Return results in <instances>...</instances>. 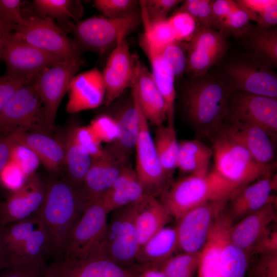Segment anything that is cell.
<instances>
[{
	"instance_id": "22",
	"label": "cell",
	"mask_w": 277,
	"mask_h": 277,
	"mask_svg": "<svg viewBox=\"0 0 277 277\" xmlns=\"http://www.w3.org/2000/svg\"><path fill=\"white\" fill-rule=\"evenodd\" d=\"M133 57L126 38L121 40L111 51L102 71L106 88L104 103L106 106L111 104L130 87Z\"/></svg>"
},
{
	"instance_id": "17",
	"label": "cell",
	"mask_w": 277,
	"mask_h": 277,
	"mask_svg": "<svg viewBox=\"0 0 277 277\" xmlns=\"http://www.w3.org/2000/svg\"><path fill=\"white\" fill-rule=\"evenodd\" d=\"M43 274L44 277H134L132 270L99 253L82 259L53 260Z\"/></svg>"
},
{
	"instance_id": "12",
	"label": "cell",
	"mask_w": 277,
	"mask_h": 277,
	"mask_svg": "<svg viewBox=\"0 0 277 277\" xmlns=\"http://www.w3.org/2000/svg\"><path fill=\"white\" fill-rule=\"evenodd\" d=\"M135 171L145 194L157 197L164 193L171 177L165 172L159 159L149 123L142 111L140 131L136 143Z\"/></svg>"
},
{
	"instance_id": "5",
	"label": "cell",
	"mask_w": 277,
	"mask_h": 277,
	"mask_svg": "<svg viewBox=\"0 0 277 277\" xmlns=\"http://www.w3.org/2000/svg\"><path fill=\"white\" fill-rule=\"evenodd\" d=\"M214 169L238 190L273 172L275 164L257 162L241 144L219 131L209 138Z\"/></svg>"
},
{
	"instance_id": "42",
	"label": "cell",
	"mask_w": 277,
	"mask_h": 277,
	"mask_svg": "<svg viewBox=\"0 0 277 277\" xmlns=\"http://www.w3.org/2000/svg\"><path fill=\"white\" fill-rule=\"evenodd\" d=\"M141 18L143 33L154 47L160 48L176 41L168 17L154 21H149L142 16Z\"/></svg>"
},
{
	"instance_id": "19",
	"label": "cell",
	"mask_w": 277,
	"mask_h": 277,
	"mask_svg": "<svg viewBox=\"0 0 277 277\" xmlns=\"http://www.w3.org/2000/svg\"><path fill=\"white\" fill-rule=\"evenodd\" d=\"M130 87L148 123L156 127L163 125L167 117L166 103L151 71L135 54Z\"/></svg>"
},
{
	"instance_id": "13",
	"label": "cell",
	"mask_w": 277,
	"mask_h": 277,
	"mask_svg": "<svg viewBox=\"0 0 277 277\" xmlns=\"http://www.w3.org/2000/svg\"><path fill=\"white\" fill-rule=\"evenodd\" d=\"M234 122L261 127L276 139L277 98L233 91L229 99L224 123Z\"/></svg>"
},
{
	"instance_id": "45",
	"label": "cell",
	"mask_w": 277,
	"mask_h": 277,
	"mask_svg": "<svg viewBox=\"0 0 277 277\" xmlns=\"http://www.w3.org/2000/svg\"><path fill=\"white\" fill-rule=\"evenodd\" d=\"M168 20L177 41L189 42L200 28L195 18L183 12L175 11Z\"/></svg>"
},
{
	"instance_id": "33",
	"label": "cell",
	"mask_w": 277,
	"mask_h": 277,
	"mask_svg": "<svg viewBox=\"0 0 277 277\" xmlns=\"http://www.w3.org/2000/svg\"><path fill=\"white\" fill-rule=\"evenodd\" d=\"M65 177L76 187L82 185L91 164L92 159L87 150L79 143L73 131L69 129L65 135Z\"/></svg>"
},
{
	"instance_id": "50",
	"label": "cell",
	"mask_w": 277,
	"mask_h": 277,
	"mask_svg": "<svg viewBox=\"0 0 277 277\" xmlns=\"http://www.w3.org/2000/svg\"><path fill=\"white\" fill-rule=\"evenodd\" d=\"M21 0H0V16L14 28L24 20L21 6Z\"/></svg>"
},
{
	"instance_id": "23",
	"label": "cell",
	"mask_w": 277,
	"mask_h": 277,
	"mask_svg": "<svg viewBox=\"0 0 277 277\" xmlns=\"http://www.w3.org/2000/svg\"><path fill=\"white\" fill-rule=\"evenodd\" d=\"M272 172L246 185L235 192L228 202L226 211L233 224L246 216L276 202L272 192L276 188V175Z\"/></svg>"
},
{
	"instance_id": "9",
	"label": "cell",
	"mask_w": 277,
	"mask_h": 277,
	"mask_svg": "<svg viewBox=\"0 0 277 277\" xmlns=\"http://www.w3.org/2000/svg\"><path fill=\"white\" fill-rule=\"evenodd\" d=\"M17 130L49 133L34 81L18 88L0 112V134Z\"/></svg>"
},
{
	"instance_id": "35",
	"label": "cell",
	"mask_w": 277,
	"mask_h": 277,
	"mask_svg": "<svg viewBox=\"0 0 277 277\" xmlns=\"http://www.w3.org/2000/svg\"><path fill=\"white\" fill-rule=\"evenodd\" d=\"M153 141L162 168L171 178L177 168L179 153V142L174 127L167 125L156 127Z\"/></svg>"
},
{
	"instance_id": "60",
	"label": "cell",
	"mask_w": 277,
	"mask_h": 277,
	"mask_svg": "<svg viewBox=\"0 0 277 277\" xmlns=\"http://www.w3.org/2000/svg\"><path fill=\"white\" fill-rule=\"evenodd\" d=\"M248 277H250V276H249Z\"/></svg>"
},
{
	"instance_id": "6",
	"label": "cell",
	"mask_w": 277,
	"mask_h": 277,
	"mask_svg": "<svg viewBox=\"0 0 277 277\" xmlns=\"http://www.w3.org/2000/svg\"><path fill=\"white\" fill-rule=\"evenodd\" d=\"M142 24L141 9L127 15L110 18L92 16L74 25L75 40L84 50L102 55L111 50L122 39L136 30Z\"/></svg>"
},
{
	"instance_id": "29",
	"label": "cell",
	"mask_w": 277,
	"mask_h": 277,
	"mask_svg": "<svg viewBox=\"0 0 277 277\" xmlns=\"http://www.w3.org/2000/svg\"><path fill=\"white\" fill-rule=\"evenodd\" d=\"M169 212L157 197L145 194L134 204V221L139 247L171 219Z\"/></svg>"
},
{
	"instance_id": "7",
	"label": "cell",
	"mask_w": 277,
	"mask_h": 277,
	"mask_svg": "<svg viewBox=\"0 0 277 277\" xmlns=\"http://www.w3.org/2000/svg\"><path fill=\"white\" fill-rule=\"evenodd\" d=\"M134 203L110 212L100 250L101 254L129 270L137 265L135 258L139 248L134 221Z\"/></svg>"
},
{
	"instance_id": "47",
	"label": "cell",
	"mask_w": 277,
	"mask_h": 277,
	"mask_svg": "<svg viewBox=\"0 0 277 277\" xmlns=\"http://www.w3.org/2000/svg\"><path fill=\"white\" fill-rule=\"evenodd\" d=\"M183 1L143 0L140 1L141 16L149 21L167 18V15Z\"/></svg>"
},
{
	"instance_id": "49",
	"label": "cell",
	"mask_w": 277,
	"mask_h": 277,
	"mask_svg": "<svg viewBox=\"0 0 277 277\" xmlns=\"http://www.w3.org/2000/svg\"><path fill=\"white\" fill-rule=\"evenodd\" d=\"M75 135L79 143L87 150L92 160L98 157L104 152L101 143L93 134L89 127H75Z\"/></svg>"
},
{
	"instance_id": "58",
	"label": "cell",
	"mask_w": 277,
	"mask_h": 277,
	"mask_svg": "<svg viewBox=\"0 0 277 277\" xmlns=\"http://www.w3.org/2000/svg\"><path fill=\"white\" fill-rule=\"evenodd\" d=\"M14 28L6 22H5L0 16V59L5 42L11 34Z\"/></svg>"
},
{
	"instance_id": "37",
	"label": "cell",
	"mask_w": 277,
	"mask_h": 277,
	"mask_svg": "<svg viewBox=\"0 0 277 277\" xmlns=\"http://www.w3.org/2000/svg\"><path fill=\"white\" fill-rule=\"evenodd\" d=\"M33 4L41 16L54 18L60 22L67 23L72 19L76 23L83 15V7L78 0H35Z\"/></svg>"
},
{
	"instance_id": "44",
	"label": "cell",
	"mask_w": 277,
	"mask_h": 277,
	"mask_svg": "<svg viewBox=\"0 0 277 277\" xmlns=\"http://www.w3.org/2000/svg\"><path fill=\"white\" fill-rule=\"evenodd\" d=\"M93 7L104 16L117 18L140 9V4L136 0H94Z\"/></svg>"
},
{
	"instance_id": "2",
	"label": "cell",
	"mask_w": 277,
	"mask_h": 277,
	"mask_svg": "<svg viewBox=\"0 0 277 277\" xmlns=\"http://www.w3.org/2000/svg\"><path fill=\"white\" fill-rule=\"evenodd\" d=\"M84 208L79 188L65 178L46 183L39 214L49 236L53 260L62 257L70 231Z\"/></svg>"
},
{
	"instance_id": "38",
	"label": "cell",
	"mask_w": 277,
	"mask_h": 277,
	"mask_svg": "<svg viewBox=\"0 0 277 277\" xmlns=\"http://www.w3.org/2000/svg\"><path fill=\"white\" fill-rule=\"evenodd\" d=\"M250 48L259 56V60L267 66L277 64V31L276 28H259L251 34Z\"/></svg>"
},
{
	"instance_id": "21",
	"label": "cell",
	"mask_w": 277,
	"mask_h": 277,
	"mask_svg": "<svg viewBox=\"0 0 277 277\" xmlns=\"http://www.w3.org/2000/svg\"><path fill=\"white\" fill-rule=\"evenodd\" d=\"M128 163L115 156L106 147L101 155L92 160L79 188L85 208L90 202L101 198L110 189Z\"/></svg>"
},
{
	"instance_id": "39",
	"label": "cell",
	"mask_w": 277,
	"mask_h": 277,
	"mask_svg": "<svg viewBox=\"0 0 277 277\" xmlns=\"http://www.w3.org/2000/svg\"><path fill=\"white\" fill-rule=\"evenodd\" d=\"M154 48L175 79L186 72L187 42L174 41L160 48Z\"/></svg>"
},
{
	"instance_id": "51",
	"label": "cell",
	"mask_w": 277,
	"mask_h": 277,
	"mask_svg": "<svg viewBox=\"0 0 277 277\" xmlns=\"http://www.w3.org/2000/svg\"><path fill=\"white\" fill-rule=\"evenodd\" d=\"M27 82L8 73L0 76V112L16 90Z\"/></svg>"
},
{
	"instance_id": "27",
	"label": "cell",
	"mask_w": 277,
	"mask_h": 277,
	"mask_svg": "<svg viewBox=\"0 0 277 277\" xmlns=\"http://www.w3.org/2000/svg\"><path fill=\"white\" fill-rule=\"evenodd\" d=\"M276 221L274 202L232 224L229 231V238L251 257V251L256 242Z\"/></svg>"
},
{
	"instance_id": "10",
	"label": "cell",
	"mask_w": 277,
	"mask_h": 277,
	"mask_svg": "<svg viewBox=\"0 0 277 277\" xmlns=\"http://www.w3.org/2000/svg\"><path fill=\"white\" fill-rule=\"evenodd\" d=\"M108 214L99 200L89 203L70 230L61 258L82 259L99 253Z\"/></svg>"
},
{
	"instance_id": "43",
	"label": "cell",
	"mask_w": 277,
	"mask_h": 277,
	"mask_svg": "<svg viewBox=\"0 0 277 277\" xmlns=\"http://www.w3.org/2000/svg\"><path fill=\"white\" fill-rule=\"evenodd\" d=\"M212 3L210 0L183 1L176 11L189 14L197 21L200 27L214 30Z\"/></svg>"
},
{
	"instance_id": "8",
	"label": "cell",
	"mask_w": 277,
	"mask_h": 277,
	"mask_svg": "<svg viewBox=\"0 0 277 277\" xmlns=\"http://www.w3.org/2000/svg\"><path fill=\"white\" fill-rule=\"evenodd\" d=\"M14 30L22 40L63 60L80 58L84 51L75 39L68 37L49 17H24Z\"/></svg>"
},
{
	"instance_id": "34",
	"label": "cell",
	"mask_w": 277,
	"mask_h": 277,
	"mask_svg": "<svg viewBox=\"0 0 277 277\" xmlns=\"http://www.w3.org/2000/svg\"><path fill=\"white\" fill-rule=\"evenodd\" d=\"M212 156L211 148L198 140L179 142L177 168L183 173L205 175Z\"/></svg>"
},
{
	"instance_id": "24",
	"label": "cell",
	"mask_w": 277,
	"mask_h": 277,
	"mask_svg": "<svg viewBox=\"0 0 277 277\" xmlns=\"http://www.w3.org/2000/svg\"><path fill=\"white\" fill-rule=\"evenodd\" d=\"M67 92L66 110L69 113L97 108L105 101L106 88L102 72L97 67L76 74Z\"/></svg>"
},
{
	"instance_id": "25",
	"label": "cell",
	"mask_w": 277,
	"mask_h": 277,
	"mask_svg": "<svg viewBox=\"0 0 277 277\" xmlns=\"http://www.w3.org/2000/svg\"><path fill=\"white\" fill-rule=\"evenodd\" d=\"M142 110L135 96L121 104L112 115L119 127L117 138L106 148L115 156L128 162L137 141Z\"/></svg>"
},
{
	"instance_id": "46",
	"label": "cell",
	"mask_w": 277,
	"mask_h": 277,
	"mask_svg": "<svg viewBox=\"0 0 277 277\" xmlns=\"http://www.w3.org/2000/svg\"><path fill=\"white\" fill-rule=\"evenodd\" d=\"M88 127L101 143L111 144L119 135L117 123L111 114H103L97 116Z\"/></svg>"
},
{
	"instance_id": "26",
	"label": "cell",
	"mask_w": 277,
	"mask_h": 277,
	"mask_svg": "<svg viewBox=\"0 0 277 277\" xmlns=\"http://www.w3.org/2000/svg\"><path fill=\"white\" fill-rule=\"evenodd\" d=\"M219 131L241 144L259 163H274L275 140L264 128L250 124L225 123Z\"/></svg>"
},
{
	"instance_id": "57",
	"label": "cell",
	"mask_w": 277,
	"mask_h": 277,
	"mask_svg": "<svg viewBox=\"0 0 277 277\" xmlns=\"http://www.w3.org/2000/svg\"><path fill=\"white\" fill-rule=\"evenodd\" d=\"M0 277H44L43 273L28 269L10 267L0 272Z\"/></svg>"
},
{
	"instance_id": "16",
	"label": "cell",
	"mask_w": 277,
	"mask_h": 277,
	"mask_svg": "<svg viewBox=\"0 0 277 277\" xmlns=\"http://www.w3.org/2000/svg\"><path fill=\"white\" fill-rule=\"evenodd\" d=\"M225 72L233 91L277 98L276 75L258 58L234 61Z\"/></svg>"
},
{
	"instance_id": "14",
	"label": "cell",
	"mask_w": 277,
	"mask_h": 277,
	"mask_svg": "<svg viewBox=\"0 0 277 277\" xmlns=\"http://www.w3.org/2000/svg\"><path fill=\"white\" fill-rule=\"evenodd\" d=\"M227 200L212 201L184 214L175 226L178 249L197 253L206 243L217 217L226 209Z\"/></svg>"
},
{
	"instance_id": "18",
	"label": "cell",
	"mask_w": 277,
	"mask_h": 277,
	"mask_svg": "<svg viewBox=\"0 0 277 277\" xmlns=\"http://www.w3.org/2000/svg\"><path fill=\"white\" fill-rule=\"evenodd\" d=\"M46 192V183L36 174L27 177L23 184L11 191L0 204V222L5 226L39 212Z\"/></svg>"
},
{
	"instance_id": "4",
	"label": "cell",
	"mask_w": 277,
	"mask_h": 277,
	"mask_svg": "<svg viewBox=\"0 0 277 277\" xmlns=\"http://www.w3.org/2000/svg\"><path fill=\"white\" fill-rule=\"evenodd\" d=\"M238 190L214 169L205 175L190 174L171 182L161 201L178 221L189 210L207 203L228 201Z\"/></svg>"
},
{
	"instance_id": "28",
	"label": "cell",
	"mask_w": 277,
	"mask_h": 277,
	"mask_svg": "<svg viewBox=\"0 0 277 277\" xmlns=\"http://www.w3.org/2000/svg\"><path fill=\"white\" fill-rule=\"evenodd\" d=\"M50 134L43 131L17 130L16 143L18 146L34 153L50 171L56 173L64 165V147L62 141Z\"/></svg>"
},
{
	"instance_id": "30",
	"label": "cell",
	"mask_w": 277,
	"mask_h": 277,
	"mask_svg": "<svg viewBox=\"0 0 277 277\" xmlns=\"http://www.w3.org/2000/svg\"><path fill=\"white\" fill-rule=\"evenodd\" d=\"M144 195L134 168L128 163L110 189L98 200L109 214L136 202Z\"/></svg>"
},
{
	"instance_id": "41",
	"label": "cell",
	"mask_w": 277,
	"mask_h": 277,
	"mask_svg": "<svg viewBox=\"0 0 277 277\" xmlns=\"http://www.w3.org/2000/svg\"><path fill=\"white\" fill-rule=\"evenodd\" d=\"M236 3L231 12L218 26V31L225 35L226 34L236 36L245 35L249 31L250 21H255V17L249 11Z\"/></svg>"
},
{
	"instance_id": "52",
	"label": "cell",
	"mask_w": 277,
	"mask_h": 277,
	"mask_svg": "<svg viewBox=\"0 0 277 277\" xmlns=\"http://www.w3.org/2000/svg\"><path fill=\"white\" fill-rule=\"evenodd\" d=\"M16 131L0 134V174L9 163L17 146Z\"/></svg>"
},
{
	"instance_id": "54",
	"label": "cell",
	"mask_w": 277,
	"mask_h": 277,
	"mask_svg": "<svg viewBox=\"0 0 277 277\" xmlns=\"http://www.w3.org/2000/svg\"><path fill=\"white\" fill-rule=\"evenodd\" d=\"M236 4L235 1L231 0L212 1V8L214 30H217L219 25L231 12Z\"/></svg>"
},
{
	"instance_id": "40",
	"label": "cell",
	"mask_w": 277,
	"mask_h": 277,
	"mask_svg": "<svg viewBox=\"0 0 277 277\" xmlns=\"http://www.w3.org/2000/svg\"><path fill=\"white\" fill-rule=\"evenodd\" d=\"M199 261V252H182L174 254L160 268L167 277H195Z\"/></svg>"
},
{
	"instance_id": "55",
	"label": "cell",
	"mask_w": 277,
	"mask_h": 277,
	"mask_svg": "<svg viewBox=\"0 0 277 277\" xmlns=\"http://www.w3.org/2000/svg\"><path fill=\"white\" fill-rule=\"evenodd\" d=\"M256 22L261 28H270L276 25L277 1L257 16Z\"/></svg>"
},
{
	"instance_id": "1",
	"label": "cell",
	"mask_w": 277,
	"mask_h": 277,
	"mask_svg": "<svg viewBox=\"0 0 277 277\" xmlns=\"http://www.w3.org/2000/svg\"><path fill=\"white\" fill-rule=\"evenodd\" d=\"M233 92L227 82L212 76H193L182 87L180 109L186 123L199 137L209 138L224 123Z\"/></svg>"
},
{
	"instance_id": "36",
	"label": "cell",
	"mask_w": 277,
	"mask_h": 277,
	"mask_svg": "<svg viewBox=\"0 0 277 277\" xmlns=\"http://www.w3.org/2000/svg\"><path fill=\"white\" fill-rule=\"evenodd\" d=\"M229 231L224 238L221 252L220 268L222 276L246 277L251 256L247 252L231 241L229 238Z\"/></svg>"
},
{
	"instance_id": "48",
	"label": "cell",
	"mask_w": 277,
	"mask_h": 277,
	"mask_svg": "<svg viewBox=\"0 0 277 277\" xmlns=\"http://www.w3.org/2000/svg\"><path fill=\"white\" fill-rule=\"evenodd\" d=\"M252 265L250 277H277V252L259 254Z\"/></svg>"
},
{
	"instance_id": "32",
	"label": "cell",
	"mask_w": 277,
	"mask_h": 277,
	"mask_svg": "<svg viewBox=\"0 0 277 277\" xmlns=\"http://www.w3.org/2000/svg\"><path fill=\"white\" fill-rule=\"evenodd\" d=\"M177 249L175 226H166L139 247L135 261L138 265L159 268Z\"/></svg>"
},
{
	"instance_id": "59",
	"label": "cell",
	"mask_w": 277,
	"mask_h": 277,
	"mask_svg": "<svg viewBox=\"0 0 277 277\" xmlns=\"http://www.w3.org/2000/svg\"><path fill=\"white\" fill-rule=\"evenodd\" d=\"M4 226L0 222V272L10 267V265L6 258L3 241V232Z\"/></svg>"
},
{
	"instance_id": "11",
	"label": "cell",
	"mask_w": 277,
	"mask_h": 277,
	"mask_svg": "<svg viewBox=\"0 0 277 277\" xmlns=\"http://www.w3.org/2000/svg\"><path fill=\"white\" fill-rule=\"evenodd\" d=\"M83 62L81 58L60 61L42 72L34 80L41 99L48 132L53 130L59 105Z\"/></svg>"
},
{
	"instance_id": "3",
	"label": "cell",
	"mask_w": 277,
	"mask_h": 277,
	"mask_svg": "<svg viewBox=\"0 0 277 277\" xmlns=\"http://www.w3.org/2000/svg\"><path fill=\"white\" fill-rule=\"evenodd\" d=\"M3 241L10 267L43 273L52 257L49 236L39 212L4 226Z\"/></svg>"
},
{
	"instance_id": "15",
	"label": "cell",
	"mask_w": 277,
	"mask_h": 277,
	"mask_svg": "<svg viewBox=\"0 0 277 277\" xmlns=\"http://www.w3.org/2000/svg\"><path fill=\"white\" fill-rule=\"evenodd\" d=\"M1 59L7 67V73L34 81L44 70L63 60L24 42L12 32L4 44Z\"/></svg>"
},
{
	"instance_id": "20",
	"label": "cell",
	"mask_w": 277,
	"mask_h": 277,
	"mask_svg": "<svg viewBox=\"0 0 277 277\" xmlns=\"http://www.w3.org/2000/svg\"><path fill=\"white\" fill-rule=\"evenodd\" d=\"M225 35L212 29L200 27L188 42L186 72L203 76L219 62L227 49Z\"/></svg>"
},
{
	"instance_id": "31",
	"label": "cell",
	"mask_w": 277,
	"mask_h": 277,
	"mask_svg": "<svg viewBox=\"0 0 277 277\" xmlns=\"http://www.w3.org/2000/svg\"><path fill=\"white\" fill-rule=\"evenodd\" d=\"M138 43L150 63V71L154 81L166 103L167 125L174 127L175 102L176 98L175 78L163 63L157 50L143 33L140 36Z\"/></svg>"
},
{
	"instance_id": "56",
	"label": "cell",
	"mask_w": 277,
	"mask_h": 277,
	"mask_svg": "<svg viewBox=\"0 0 277 277\" xmlns=\"http://www.w3.org/2000/svg\"><path fill=\"white\" fill-rule=\"evenodd\" d=\"M276 0H240L236 2L249 11L255 18Z\"/></svg>"
},
{
	"instance_id": "53",
	"label": "cell",
	"mask_w": 277,
	"mask_h": 277,
	"mask_svg": "<svg viewBox=\"0 0 277 277\" xmlns=\"http://www.w3.org/2000/svg\"><path fill=\"white\" fill-rule=\"evenodd\" d=\"M277 252V230L274 223L263 234L254 245L251 255Z\"/></svg>"
}]
</instances>
